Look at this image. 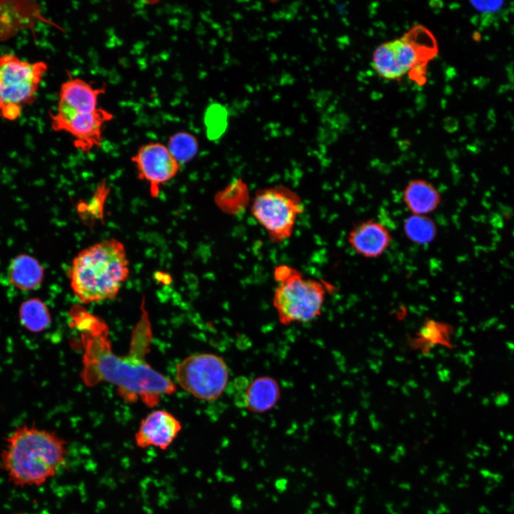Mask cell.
Here are the masks:
<instances>
[{
  "label": "cell",
  "instance_id": "cell-1",
  "mask_svg": "<svg viewBox=\"0 0 514 514\" xmlns=\"http://www.w3.org/2000/svg\"><path fill=\"white\" fill-rule=\"evenodd\" d=\"M143 315L133 333L132 348L124 356H117L111 351L107 339L105 325L86 313L77 321L83 331L84 356L81 378L87 386L100 382L115 385L122 397L134 401L141 400L147 406L156 405L165 395L176 390L175 383L168 377L153 369L144 358V353L151 339L147 314Z\"/></svg>",
  "mask_w": 514,
  "mask_h": 514
},
{
  "label": "cell",
  "instance_id": "cell-2",
  "mask_svg": "<svg viewBox=\"0 0 514 514\" xmlns=\"http://www.w3.org/2000/svg\"><path fill=\"white\" fill-rule=\"evenodd\" d=\"M66 445L54 432L24 424L5 438L0 467L15 487L41 486L65 461Z\"/></svg>",
  "mask_w": 514,
  "mask_h": 514
},
{
  "label": "cell",
  "instance_id": "cell-3",
  "mask_svg": "<svg viewBox=\"0 0 514 514\" xmlns=\"http://www.w3.org/2000/svg\"><path fill=\"white\" fill-rule=\"evenodd\" d=\"M124 244L105 239L81 250L74 258L69 278L75 296L84 303L114 298L129 276Z\"/></svg>",
  "mask_w": 514,
  "mask_h": 514
},
{
  "label": "cell",
  "instance_id": "cell-4",
  "mask_svg": "<svg viewBox=\"0 0 514 514\" xmlns=\"http://www.w3.org/2000/svg\"><path fill=\"white\" fill-rule=\"evenodd\" d=\"M437 53L433 34L418 24L401 37L378 46L372 55L371 66L383 79L397 80L425 67Z\"/></svg>",
  "mask_w": 514,
  "mask_h": 514
},
{
  "label": "cell",
  "instance_id": "cell-5",
  "mask_svg": "<svg viewBox=\"0 0 514 514\" xmlns=\"http://www.w3.org/2000/svg\"><path fill=\"white\" fill-rule=\"evenodd\" d=\"M274 278L278 286L273 304L281 323L309 322L321 314L326 296L321 282L305 278L298 271L284 265L276 268Z\"/></svg>",
  "mask_w": 514,
  "mask_h": 514
},
{
  "label": "cell",
  "instance_id": "cell-6",
  "mask_svg": "<svg viewBox=\"0 0 514 514\" xmlns=\"http://www.w3.org/2000/svg\"><path fill=\"white\" fill-rule=\"evenodd\" d=\"M48 70L44 61L30 62L14 54L0 56V116L13 121L36 99L39 84Z\"/></svg>",
  "mask_w": 514,
  "mask_h": 514
},
{
  "label": "cell",
  "instance_id": "cell-7",
  "mask_svg": "<svg viewBox=\"0 0 514 514\" xmlns=\"http://www.w3.org/2000/svg\"><path fill=\"white\" fill-rule=\"evenodd\" d=\"M303 211L298 195L281 185L258 190L251 206L252 215L275 243L291 236L297 216Z\"/></svg>",
  "mask_w": 514,
  "mask_h": 514
},
{
  "label": "cell",
  "instance_id": "cell-8",
  "mask_svg": "<svg viewBox=\"0 0 514 514\" xmlns=\"http://www.w3.org/2000/svg\"><path fill=\"white\" fill-rule=\"evenodd\" d=\"M229 371L224 359L213 353L191 355L176 368L178 384L195 398L212 401L226 390Z\"/></svg>",
  "mask_w": 514,
  "mask_h": 514
},
{
  "label": "cell",
  "instance_id": "cell-9",
  "mask_svg": "<svg viewBox=\"0 0 514 514\" xmlns=\"http://www.w3.org/2000/svg\"><path fill=\"white\" fill-rule=\"evenodd\" d=\"M113 117L111 112L102 108L88 113L57 108L56 112L50 114L52 128L70 134L74 146L84 152L101 146L103 126Z\"/></svg>",
  "mask_w": 514,
  "mask_h": 514
},
{
  "label": "cell",
  "instance_id": "cell-10",
  "mask_svg": "<svg viewBox=\"0 0 514 514\" xmlns=\"http://www.w3.org/2000/svg\"><path fill=\"white\" fill-rule=\"evenodd\" d=\"M131 161L138 178L149 183L153 197L158 196L160 186L175 177L181 168L167 146L159 142L142 145Z\"/></svg>",
  "mask_w": 514,
  "mask_h": 514
},
{
  "label": "cell",
  "instance_id": "cell-11",
  "mask_svg": "<svg viewBox=\"0 0 514 514\" xmlns=\"http://www.w3.org/2000/svg\"><path fill=\"white\" fill-rule=\"evenodd\" d=\"M182 429L181 422L171 413L156 410L141 422L134 439L138 448L155 447L168 449Z\"/></svg>",
  "mask_w": 514,
  "mask_h": 514
},
{
  "label": "cell",
  "instance_id": "cell-12",
  "mask_svg": "<svg viewBox=\"0 0 514 514\" xmlns=\"http://www.w3.org/2000/svg\"><path fill=\"white\" fill-rule=\"evenodd\" d=\"M392 241L388 228L374 219H366L354 224L347 236L351 249L366 259H374L383 255Z\"/></svg>",
  "mask_w": 514,
  "mask_h": 514
},
{
  "label": "cell",
  "instance_id": "cell-13",
  "mask_svg": "<svg viewBox=\"0 0 514 514\" xmlns=\"http://www.w3.org/2000/svg\"><path fill=\"white\" fill-rule=\"evenodd\" d=\"M240 394L234 396L236 405L256 413L273 408L279 400L281 393L278 382L271 377L260 376L251 381L239 378Z\"/></svg>",
  "mask_w": 514,
  "mask_h": 514
},
{
  "label": "cell",
  "instance_id": "cell-14",
  "mask_svg": "<svg viewBox=\"0 0 514 514\" xmlns=\"http://www.w3.org/2000/svg\"><path fill=\"white\" fill-rule=\"evenodd\" d=\"M106 92L105 86L95 88L81 78L70 76L61 86L57 108L88 113L96 110L99 97Z\"/></svg>",
  "mask_w": 514,
  "mask_h": 514
},
{
  "label": "cell",
  "instance_id": "cell-15",
  "mask_svg": "<svg viewBox=\"0 0 514 514\" xmlns=\"http://www.w3.org/2000/svg\"><path fill=\"white\" fill-rule=\"evenodd\" d=\"M402 201L412 215L429 216L441 205L438 188L429 181L415 178L410 180L402 191Z\"/></svg>",
  "mask_w": 514,
  "mask_h": 514
},
{
  "label": "cell",
  "instance_id": "cell-16",
  "mask_svg": "<svg viewBox=\"0 0 514 514\" xmlns=\"http://www.w3.org/2000/svg\"><path fill=\"white\" fill-rule=\"evenodd\" d=\"M9 280L17 289L23 291L36 290L41 285L44 268L33 256L21 254L11 262L8 270Z\"/></svg>",
  "mask_w": 514,
  "mask_h": 514
},
{
  "label": "cell",
  "instance_id": "cell-17",
  "mask_svg": "<svg viewBox=\"0 0 514 514\" xmlns=\"http://www.w3.org/2000/svg\"><path fill=\"white\" fill-rule=\"evenodd\" d=\"M453 333V330L450 325L428 318L423 323L418 331L412 338L411 346L423 354L429 353L437 346L451 348Z\"/></svg>",
  "mask_w": 514,
  "mask_h": 514
},
{
  "label": "cell",
  "instance_id": "cell-18",
  "mask_svg": "<svg viewBox=\"0 0 514 514\" xmlns=\"http://www.w3.org/2000/svg\"><path fill=\"white\" fill-rule=\"evenodd\" d=\"M19 318L21 326L32 333L46 330L51 321L48 307L38 298L27 299L21 304Z\"/></svg>",
  "mask_w": 514,
  "mask_h": 514
},
{
  "label": "cell",
  "instance_id": "cell-19",
  "mask_svg": "<svg viewBox=\"0 0 514 514\" xmlns=\"http://www.w3.org/2000/svg\"><path fill=\"white\" fill-rule=\"evenodd\" d=\"M405 236L418 245H428L436 238L438 227L429 216L410 214L403 224Z\"/></svg>",
  "mask_w": 514,
  "mask_h": 514
},
{
  "label": "cell",
  "instance_id": "cell-20",
  "mask_svg": "<svg viewBox=\"0 0 514 514\" xmlns=\"http://www.w3.org/2000/svg\"><path fill=\"white\" fill-rule=\"evenodd\" d=\"M166 146L179 163L190 161L198 151L196 137L187 131H178L171 135Z\"/></svg>",
  "mask_w": 514,
  "mask_h": 514
},
{
  "label": "cell",
  "instance_id": "cell-21",
  "mask_svg": "<svg viewBox=\"0 0 514 514\" xmlns=\"http://www.w3.org/2000/svg\"><path fill=\"white\" fill-rule=\"evenodd\" d=\"M203 123L206 136L211 141L220 138L228 126V111L221 104L214 102L206 109Z\"/></svg>",
  "mask_w": 514,
  "mask_h": 514
},
{
  "label": "cell",
  "instance_id": "cell-22",
  "mask_svg": "<svg viewBox=\"0 0 514 514\" xmlns=\"http://www.w3.org/2000/svg\"><path fill=\"white\" fill-rule=\"evenodd\" d=\"M471 6L478 12L483 15H490L493 17L494 14L503 11L505 2L503 1H472Z\"/></svg>",
  "mask_w": 514,
  "mask_h": 514
},
{
  "label": "cell",
  "instance_id": "cell-23",
  "mask_svg": "<svg viewBox=\"0 0 514 514\" xmlns=\"http://www.w3.org/2000/svg\"><path fill=\"white\" fill-rule=\"evenodd\" d=\"M508 401V397L506 394L502 393L499 395H498L495 398V403L498 405H503L506 404Z\"/></svg>",
  "mask_w": 514,
  "mask_h": 514
},
{
  "label": "cell",
  "instance_id": "cell-24",
  "mask_svg": "<svg viewBox=\"0 0 514 514\" xmlns=\"http://www.w3.org/2000/svg\"><path fill=\"white\" fill-rule=\"evenodd\" d=\"M473 39L476 41H480V39H481L480 34L478 32H475L473 34Z\"/></svg>",
  "mask_w": 514,
  "mask_h": 514
}]
</instances>
